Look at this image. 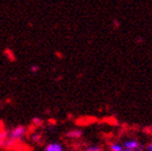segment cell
<instances>
[{
    "instance_id": "1",
    "label": "cell",
    "mask_w": 152,
    "mask_h": 151,
    "mask_svg": "<svg viewBox=\"0 0 152 151\" xmlns=\"http://www.w3.org/2000/svg\"><path fill=\"white\" fill-rule=\"evenodd\" d=\"M26 131H28V129L24 126H17V127L12 129V131L10 132V139H12V141H14V142L20 141L26 135Z\"/></svg>"
},
{
    "instance_id": "2",
    "label": "cell",
    "mask_w": 152,
    "mask_h": 151,
    "mask_svg": "<svg viewBox=\"0 0 152 151\" xmlns=\"http://www.w3.org/2000/svg\"><path fill=\"white\" fill-rule=\"evenodd\" d=\"M124 149H129V150H135V149H144V146L138 142L137 139H127L124 143Z\"/></svg>"
},
{
    "instance_id": "3",
    "label": "cell",
    "mask_w": 152,
    "mask_h": 151,
    "mask_svg": "<svg viewBox=\"0 0 152 151\" xmlns=\"http://www.w3.org/2000/svg\"><path fill=\"white\" fill-rule=\"evenodd\" d=\"M45 151H64V148L58 143H51V144L47 145Z\"/></svg>"
},
{
    "instance_id": "4",
    "label": "cell",
    "mask_w": 152,
    "mask_h": 151,
    "mask_svg": "<svg viewBox=\"0 0 152 151\" xmlns=\"http://www.w3.org/2000/svg\"><path fill=\"white\" fill-rule=\"evenodd\" d=\"M66 135L69 137H71V139H78V137H80L81 135H83V132H81L80 130H71V131H69V132L66 133Z\"/></svg>"
},
{
    "instance_id": "5",
    "label": "cell",
    "mask_w": 152,
    "mask_h": 151,
    "mask_svg": "<svg viewBox=\"0 0 152 151\" xmlns=\"http://www.w3.org/2000/svg\"><path fill=\"white\" fill-rule=\"evenodd\" d=\"M110 151H124V146L118 143H113L109 146Z\"/></svg>"
},
{
    "instance_id": "6",
    "label": "cell",
    "mask_w": 152,
    "mask_h": 151,
    "mask_svg": "<svg viewBox=\"0 0 152 151\" xmlns=\"http://www.w3.org/2000/svg\"><path fill=\"white\" fill-rule=\"evenodd\" d=\"M5 137H7V133L4 130L0 129V146H2L3 143L5 142Z\"/></svg>"
},
{
    "instance_id": "7",
    "label": "cell",
    "mask_w": 152,
    "mask_h": 151,
    "mask_svg": "<svg viewBox=\"0 0 152 151\" xmlns=\"http://www.w3.org/2000/svg\"><path fill=\"white\" fill-rule=\"evenodd\" d=\"M85 151H102V148L100 146H89Z\"/></svg>"
},
{
    "instance_id": "8",
    "label": "cell",
    "mask_w": 152,
    "mask_h": 151,
    "mask_svg": "<svg viewBox=\"0 0 152 151\" xmlns=\"http://www.w3.org/2000/svg\"><path fill=\"white\" fill-rule=\"evenodd\" d=\"M32 123L35 126H40V125H42V119L36 116V117H34L33 119H32Z\"/></svg>"
},
{
    "instance_id": "9",
    "label": "cell",
    "mask_w": 152,
    "mask_h": 151,
    "mask_svg": "<svg viewBox=\"0 0 152 151\" xmlns=\"http://www.w3.org/2000/svg\"><path fill=\"white\" fill-rule=\"evenodd\" d=\"M32 139H33L34 142H39V139H40V135L38 134V133H35V134H33V136H32Z\"/></svg>"
},
{
    "instance_id": "10",
    "label": "cell",
    "mask_w": 152,
    "mask_h": 151,
    "mask_svg": "<svg viewBox=\"0 0 152 151\" xmlns=\"http://www.w3.org/2000/svg\"><path fill=\"white\" fill-rule=\"evenodd\" d=\"M30 70H31V72L35 73V72H38V71H39V67H38V66H32Z\"/></svg>"
},
{
    "instance_id": "11",
    "label": "cell",
    "mask_w": 152,
    "mask_h": 151,
    "mask_svg": "<svg viewBox=\"0 0 152 151\" xmlns=\"http://www.w3.org/2000/svg\"><path fill=\"white\" fill-rule=\"evenodd\" d=\"M146 151H152V143H150V144H148L147 148H146Z\"/></svg>"
},
{
    "instance_id": "12",
    "label": "cell",
    "mask_w": 152,
    "mask_h": 151,
    "mask_svg": "<svg viewBox=\"0 0 152 151\" xmlns=\"http://www.w3.org/2000/svg\"><path fill=\"white\" fill-rule=\"evenodd\" d=\"M124 151H144V149H135V150H129V149H124Z\"/></svg>"
},
{
    "instance_id": "13",
    "label": "cell",
    "mask_w": 152,
    "mask_h": 151,
    "mask_svg": "<svg viewBox=\"0 0 152 151\" xmlns=\"http://www.w3.org/2000/svg\"><path fill=\"white\" fill-rule=\"evenodd\" d=\"M150 132H151V133H152V127H151V128H150Z\"/></svg>"
}]
</instances>
